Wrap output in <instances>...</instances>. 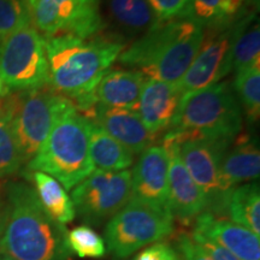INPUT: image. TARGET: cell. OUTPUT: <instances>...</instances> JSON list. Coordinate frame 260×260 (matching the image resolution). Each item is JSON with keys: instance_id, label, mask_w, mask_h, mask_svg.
Returning a JSON list of instances; mask_svg holds the SVG:
<instances>
[{"instance_id": "cell-1", "label": "cell", "mask_w": 260, "mask_h": 260, "mask_svg": "<svg viewBox=\"0 0 260 260\" xmlns=\"http://www.w3.org/2000/svg\"><path fill=\"white\" fill-rule=\"evenodd\" d=\"M68 230L45 211L25 182L6 184L0 212V253L17 260H70Z\"/></svg>"}, {"instance_id": "cell-2", "label": "cell", "mask_w": 260, "mask_h": 260, "mask_svg": "<svg viewBox=\"0 0 260 260\" xmlns=\"http://www.w3.org/2000/svg\"><path fill=\"white\" fill-rule=\"evenodd\" d=\"M124 48L121 39L105 35L45 39L48 86L69 99L81 113H86L93 107V90Z\"/></svg>"}, {"instance_id": "cell-3", "label": "cell", "mask_w": 260, "mask_h": 260, "mask_svg": "<svg viewBox=\"0 0 260 260\" xmlns=\"http://www.w3.org/2000/svg\"><path fill=\"white\" fill-rule=\"evenodd\" d=\"M205 29L186 15L155 21L117 60L146 77L177 84L194 60Z\"/></svg>"}, {"instance_id": "cell-4", "label": "cell", "mask_w": 260, "mask_h": 260, "mask_svg": "<svg viewBox=\"0 0 260 260\" xmlns=\"http://www.w3.org/2000/svg\"><path fill=\"white\" fill-rule=\"evenodd\" d=\"M89 134L90 121L70 103L38 153L27 162V171L45 172L65 190H71L95 170L89 155Z\"/></svg>"}, {"instance_id": "cell-5", "label": "cell", "mask_w": 260, "mask_h": 260, "mask_svg": "<svg viewBox=\"0 0 260 260\" xmlns=\"http://www.w3.org/2000/svg\"><path fill=\"white\" fill-rule=\"evenodd\" d=\"M242 130V110L232 83H214L182 95L168 132L184 133L232 144Z\"/></svg>"}, {"instance_id": "cell-6", "label": "cell", "mask_w": 260, "mask_h": 260, "mask_svg": "<svg viewBox=\"0 0 260 260\" xmlns=\"http://www.w3.org/2000/svg\"><path fill=\"white\" fill-rule=\"evenodd\" d=\"M174 232L171 213L132 198L105 228L106 251L117 260L167 239Z\"/></svg>"}, {"instance_id": "cell-7", "label": "cell", "mask_w": 260, "mask_h": 260, "mask_svg": "<svg viewBox=\"0 0 260 260\" xmlns=\"http://www.w3.org/2000/svg\"><path fill=\"white\" fill-rule=\"evenodd\" d=\"M0 80L15 92L48 86L45 38L30 22L0 42Z\"/></svg>"}, {"instance_id": "cell-8", "label": "cell", "mask_w": 260, "mask_h": 260, "mask_svg": "<svg viewBox=\"0 0 260 260\" xmlns=\"http://www.w3.org/2000/svg\"><path fill=\"white\" fill-rule=\"evenodd\" d=\"M24 4L32 27L45 39L59 35L88 39L105 28L100 0H24Z\"/></svg>"}, {"instance_id": "cell-9", "label": "cell", "mask_w": 260, "mask_h": 260, "mask_svg": "<svg viewBox=\"0 0 260 260\" xmlns=\"http://www.w3.org/2000/svg\"><path fill=\"white\" fill-rule=\"evenodd\" d=\"M70 103L50 86L17 92L14 126L23 162L38 153L58 116Z\"/></svg>"}, {"instance_id": "cell-10", "label": "cell", "mask_w": 260, "mask_h": 260, "mask_svg": "<svg viewBox=\"0 0 260 260\" xmlns=\"http://www.w3.org/2000/svg\"><path fill=\"white\" fill-rule=\"evenodd\" d=\"M75 213L90 225H102L132 199V172L94 170L71 189Z\"/></svg>"}, {"instance_id": "cell-11", "label": "cell", "mask_w": 260, "mask_h": 260, "mask_svg": "<svg viewBox=\"0 0 260 260\" xmlns=\"http://www.w3.org/2000/svg\"><path fill=\"white\" fill-rule=\"evenodd\" d=\"M167 134L175 140L182 162L206 197V211L212 212L223 197L219 187V168L223 155L232 144L184 133L167 132Z\"/></svg>"}, {"instance_id": "cell-12", "label": "cell", "mask_w": 260, "mask_h": 260, "mask_svg": "<svg viewBox=\"0 0 260 260\" xmlns=\"http://www.w3.org/2000/svg\"><path fill=\"white\" fill-rule=\"evenodd\" d=\"M237 21L225 28L205 29L197 56L177 83L182 95L218 83L232 73V50Z\"/></svg>"}, {"instance_id": "cell-13", "label": "cell", "mask_w": 260, "mask_h": 260, "mask_svg": "<svg viewBox=\"0 0 260 260\" xmlns=\"http://www.w3.org/2000/svg\"><path fill=\"white\" fill-rule=\"evenodd\" d=\"M161 145L169 155V210L172 219L188 224L207 210V199L182 162L175 140L165 133Z\"/></svg>"}, {"instance_id": "cell-14", "label": "cell", "mask_w": 260, "mask_h": 260, "mask_svg": "<svg viewBox=\"0 0 260 260\" xmlns=\"http://www.w3.org/2000/svg\"><path fill=\"white\" fill-rule=\"evenodd\" d=\"M168 174L169 155L164 146L145 149L132 171V198L170 213Z\"/></svg>"}, {"instance_id": "cell-15", "label": "cell", "mask_w": 260, "mask_h": 260, "mask_svg": "<svg viewBox=\"0 0 260 260\" xmlns=\"http://www.w3.org/2000/svg\"><path fill=\"white\" fill-rule=\"evenodd\" d=\"M84 117L103 128L133 154H141L145 149L155 145L159 138L146 128L138 112L96 104Z\"/></svg>"}, {"instance_id": "cell-16", "label": "cell", "mask_w": 260, "mask_h": 260, "mask_svg": "<svg viewBox=\"0 0 260 260\" xmlns=\"http://www.w3.org/2000/svg\"><path fill=\"white\" fill-rule=\"evenodd\" d=\"M194 222L193 236L223 247L240 260H260V236L251 230L209 211L199 214Z\"/></svg>"}, {"instance_id": "cell-17", "label": "cell", "mask_w": 260, "mask_h": 260, "mask_svg": "<svg viewBox=\"0 0 260 260\" xmlns=\"http://www.w3.org/2000/svg\"><path fill=\"white\" fill-rule=\"evenodd\" d=\"M182 99L177 84L147 77L138 104V115L152 135L159 138L170 128Z\"/></svg>"}, {"instance_id": "cell-18", "label": "cell", "mask_w": 260, "mask_h": 260, "mask_svg": "<svg viewBox=\"0 0 260 260\" xmlns=\"http://www.w3.org/2000/svg\"><path fill=\"white\" fill-rule=\"evenodd\" d=\"M259 175L260 152L258 145L248 135L239 134L228 147L220 161V193L224 195L241 183L254 182L259 178Z\"/></svg>"}, {"instance_id": "cell-19", "label": "cell", "mask_w": 260, "mask_h": 260, "mask_svg": "<svg viewBox=\"0 0 260 260\" xmlns=\"http://www.w3.org/2000/svg\"><path fill=\"white\" fill-rule=\"evenodd\" d=\"M147 80L141 71L109 70L93 90L92 104L138 111V104Z\"/></svg>"}, {"instance_id": "cell-20", "label": "cell", "mask_w": 260, "mask_h": 260, "mask_svg": "<svg viewBox=\"0 0 260 260\" xmlns=\"http://www.w3.org/2000/svg\"><path fill=\"white\" fill-rule=\"evenodd\" d=\"M213 214L260 235V191L255 182L240 184L223 195Z\"/></svg>"}, {"instance_id": "cell-21", "label": "cell", "mask_w": 260, "mask_h": 260, "mask_svg": "<svg viewBox=\"0 0 260 260\" xmlns=\"http://www.w3.org/2000/svg\"><path fill=\"white\" fill-rule=\"evenodd\" d=\"M17 92L0 96V181L12 176L24 164L15 135V110Z\"/></svg>"}, {"instance_id": "cell-22", "label": "cell", "mask_w": 260, "mask_h": 260, "mask_svg": "<svg viewBox=\"0 0 260 260\" xmlns=\"http://www.w3.org/2000/svg\"><path fill=\"white\" fill-rule=\"evenodd\" d=\"M23 175L32 182L42 207L52 218L63 225L73 222L76 216L73 200L56 178L40 171H25Z\"/></svg>"}, {"instance_id": "cell-23", "label": "cell", "mask_w": 260, "mask_h": 260, "mask_svg": "<svg viewBox=\"0 0 260 260\" xmlns=\"http://www.w3.org/2000/svg\"><path fill=\"white\" fill-rule=\"evenodd\" d=\"M89 155L95 170L123 171L134 162V154L90 121Z\"/></svg>"}, {"instance_id": "cell-24", "label": "cell", "mask_w": 260, "mask_h": 260, "mask_svg": "<svg viewBox=\"0 0 260 260\" xmlns=\"http://www.w3.org/2000/svg\"><path fill=\"white\" fill-rule=\"evenodd\" d=\"M247 0H188L184 15L204 29L225 28L243 15Z\"/></svg>"}, {"instance_id": "cell-25", "label": "cell", "mask_w": 260, "mask_h": 260, "mask_svg": "<svg viewBox=\"0 0 260 260\" xmlns=\"http://www.w3.org/2000/svg\"><path fill=\"white\" fill-rule=\"evenodd\" d=\"M252 65H260V28L254 15H243L237 21L232 50V69L237 71Z\"/></svg>"}, {"instance_id": "cell-26", "label": "cell", "mask_w": 260, "mask_h": 260, "mask_svg": "<svg viewBox=\"0 0 260 260\" xmlns=\"http://www.w3.org/2000/svg\"><path fill=\"white\" fill-rule=\"evenodd\" d=\"M233 89L247 121L258 122L260 116V65L235 71Z\"/></svg>"}, {"instance_id": "cell-27", "label": "cell", "mask_w": 260, "mask_h": 260, "mask_svg": "<svg viewBox=\"0 0 260 260\" xmlns=\"http://www.w3.org/2000/svg\"><path fill=\"white\" fill-rule=\"evenodd\" d=\"M109 6L117 23L130 30L148 29L157 21L147 0H110Z\"/></svg>"}, {"instance_id": "cell-28", "label": "cell", "mask_w": 260, "mask_h": 260, "mask_svg": "<svg viewBox=\"0 0 260 260\" xmlns=\"http://www.w3.org/2000/svg\"><path fill=\"white\" fill-rule=\"evenodd\" d=\"M68 243L80 258H102L106 252L103 237L88 225L76 226L68 233Z\"/></svg>"}, {"instance_id": "cell-29", "label": "cell", "mask_w": 260, "mask_h": 260, "mask_svg": "<svg viewBox=\"0 0 260 260\" xmlns=\"http://www.w3.org/2000/svg\"><path fill=\"white\" fill-rule=\"evenodd\" d=\"M30 22L22 0H0V37H6Z\"/></svg>"}, {"instance_id": "cell-30", "label": "cell", "mask_w": 260, "mask_h": 260, "mask_svg": "<svg viewBox=\"0 0 260 260\" xmlns=\"http://www.w3.org/2000/svg\"><path fill=\"white\" fill-rule=\"evenodd\" d=\"M147 2L158 21H167L184 15L188 4V0H147Z\"/></svg>"}, {"instance_id": "cell-31", "label": "cell", "mask_w": 260, "mask_h": 260, "mask_svg": "<svg viewBox=\"0 0 260 260\" xmlns=\"http://www.w3.org/2000/svg\"><path fill=\"white\" fill-rule=\"evenodd\" d=\"M176 252L182 260H212L194 241L190 234H181L176 239Z\"/></svg>"}, {"instance_id": "cell-32", "label": "cell", "mask_w": 260, "mask_h": 260, "mask_svg": "<svg viewBox=\"0 0 260 260\" xmlns=\"http://www.w3.org/2000/svg\"><path fill=\"white\" fill-rule=\"evenodd\" d=\"M134 260H178V254L169 243L159 241L140 252Z\"/></svg>"}, {"instance_id": "cell-33", "label": "cell", "mask_w": 260, "mask_h": 260, "mask_svg": "<svg viewBox=\"0 0 260 260\" xmlns=\"http://www.w3.org/2000/svg\"><path fill=\"white\" fill-rule=\"evenodd\" d=\"M191 237H193L194 241L210 255V258L212 260H240L237 256L234 255L233 253L226 251V249L223 248V247L216 245V243L209 241V240L203 239V237H199V236H193V235H191Z\"/></svg>"}, {"instance_id": "cell-34", "label": "cell", "mask_w": 260, "mask_h": 260, "mask_svg": "<svg viewBox=\"0 0 260 260\" xmlns=\"http://www.w3.org/2000/svg\"><path fill=\"white\" fill-rule=\"evenodd\" d=\"M6 203V186L0 181V211L4 209Z\"/></svg>"}, {"instance_id": "cell-35", "label": "cell", "mask_w": 260, "mask_h": 260, "mask_svg": "<svg viewBox=\"0 0 260 260\" xmlns=\"http://www.w3.org/2000/svg\"><path fill=\"white\" fill-rule=\"evenodd\" d=\"M10 93V90L6 88V86L4 83H3V81L0 80V96L3 95H6V94Z\"/></svg>"}, {"instance_id": "cell-36", "label": "cell", "mask_w": 260, "mask_h": 260, "mask_svg": "<svg viewBox=\"0 0 260 260\" xmlns=\"http://www.w3.org/2000/svg\"><path fill=\"white\" fill-rule=\"evenodd\" d=\"M0 260H17V259L12 258V256H10L8 254H4V253H0Z\"/></svg>"}, {"instance_id": "cell-37", "label": "cell", "mask_w": 260, "mask_h": 260, "mask_svg": "<svg viewBox=\"0 0 260 260\" xmlns=\"http://www.w3.org/2000/svg\"><path fill=\"white\" fill-rule=\"evenodd\" d=\"M178 260H182V258H181V256H180V255H178Z\"/></svg>"}, {"instance_id": "cell-38", "label": "cell", "mask_w": 260, "mask_h": 260, "mask_svg": "<svg viewBox=\"0 0 260 260\" xmlns=\"http://www.w3.org/2000/svg\"><path fill=\"white\" fill-rule=\"evenodd\" d=\"M0 212H2V211H0Z\"/></svg>"}]
</instances>
